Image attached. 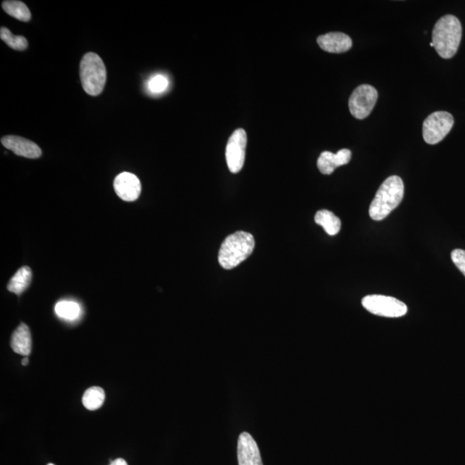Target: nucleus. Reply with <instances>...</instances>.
<instances>
[{"mask_svg":"<svg viewBox=\"0 0 465 465\" xmlns=\"http://www.w3.org/2000/svg\"><path fill=\"white\" fill-rule=\"evenodd\" d=\"M404 196V183L398 176H391L382 183L371 202L369 214L375 221L386 218L398 207Z\"/></svg>","mask_w":465,"mask_h":465,"instance_id":"1","label":"nucleus"},{"mask_svg":"<svg viewBox=\"0 0 465 465\" xmlns=\"http://www.w3.org/2000/svg\"><path fill=\"white\" fill-rule=\"evenodd\" d=\"M462 39V25L459 18L445 15L435 25L433 31V43L440 57L451 59L459 50Z\"/></svg>","mask_w":465,"mask_h":465,"instance_id":"2","label":"nucleus"},{"mask_svg":"<svg viewBox=\"0 0 465 465\" xmlns=\"http://www.w3.org/2000/svg\"><path fill=\"white\" fill-rule=\"evenodd\" d=\"M254 247V236L249 233L238 231L228 236L219 251L221 266L226 270L236 268L253 254Z\"/></svg>","mask_w":465,"mask_h":465,"instance_id":"3","label":"nucleus"},{"mask_svg":"<svg viewBox=\"0 0 465 465\" xmlns=\"http://www.w3.org/2000/svg\"><path fill=\"white\" fill-rule=\"evenodd\" d=\"M80 75L84 91L91 96H99L106 84L107 72L103 60L92 52L81 60Z\"/></svg>","mask_w":465,"mask_h":465,"instance_id":"4","label":"nucleus"},{"mask_svg":"<svg viewBox=\"0 0 465 465\" xmlns=\"http://www.w3.org/2000/svg\"><path fill=\"white\" fill-rule=\"evenodd\" d=\"M362 305L370 313L384 317H402L408 312L407 305L391 296H367L363 298Z\"/></svg>","mask_w":465,"mask_h":465,"instance_id":"5","label":"nucleus"},{"mask_svg":"<svg viewBox=\"0 0 465 465\" xmlns=\"http://www.w3.org/2000/svg\"><path fill=\"white\" fill-rule=\"evenodd\" d=\"M454 125V118L446 111H436L423 123V138L427 144L434 145L447 136Z\"/></svg>","mask_w":465,"mask_h":465,"instance_id":"6","label":"nucleus"},{"mask_svg":"<svg viewBox=\"0 0 465 465\" xmlns=\"http://www.w3.org/2000/svg\"><path fill=\"white\" fill-rule=\"evenodd\" d=\"M378 92L370 85L358 86L349 99V110L355 118L362 120L368 116L377 103Z\"/></svg>","mask_w":465,"mask_h":465,"instance_id":"7","label":"nucleus"},{"mask_svg":"<svg viewBox=\"0 0 465 465\" xmlns=\"http://www.w3.org/2000/svg\"><path fill=\"white\" fill-rule=\"evenodd\" d=\"M247 137L246 131L238 129L228 139L226 148V160L228 169L232 174L241 172L245 162Z\"/></svg>","mask_w":465,"mask_h":465,"instance_id":"8","label":"nucleus"},{"mask_svg":"<svg viewBox=\"0 0 465 465\" xmlns=\"http://www.w3.org/2000/svg\"><path fill=\"white\" fill-rule=\"evenodd\" d=\"M114 189L122 200L134 202L140 197L141 183L136 175L130 172H122L114 180Z\"/></svg>","mask_w":465,"mask_h":465,"instance_id":"9","label":"nucleus"},{"mask_svg":"<svg viewBox=\"0 0 465 465\" xmlns=\"http://www.w3.org/2000/svg\"><path fill=\"white\" fill-rule=\"evenodd\" d=\"M4 147L13 151L15 155L28 159L40 158L42 150L35 142L17 136H6L1 138Z\"/></svg>","mask_w":465,"mask_h":465,"instance_id":"10","label":"nucleus"},{"mask_svg":"<svg viewBox=\"0 0 465 465\" xmlns=\"http://www.w3.org/2000/svg\"><path fill=\"white\" fill-rule=\"evenodd\" d=\"M239 465H263L256 442L249 433H242L238 440Z\"/></svg>","mask_w":465,"mask_h":465,"instance_id":"11","label":"nucleus"},{"mask_svg":"<svg viewBox=\"0 0 465 465\" xmlns=\"http://www.w3.org/2000/svg\"><path fill=\"white\" fill-rule=\"evenodd\" d=\"M317 43L321 50L332 54L345 53L352 47L351 37L341 32H330L320 36Z\"/></svg>","mask_w":465,"mask_h":465,"instance_id":"12","label":"nucleus"},{"mask_svg":"<svg viewBox=\"0 0 465 465\" xmlns=\"http://www.w3.org/2000/svg\"><path fill=\"white\" fill-rule=\"evenodd\" d=\"M351 159L352 152L347 148L341 149L337 153L325 151L318 158V169L322 174L330 175L337 167L348 164Z\"/></svg>","mask_w":465,"mask_h":465,"instance_id":"13","label":"nucleus"},{"mask_svg":"<svg viewBox=\"0 0 465 465\" xmlns=\"http://www.w3.org/2000/svg\"><path fill=\"white\" fill-rule=\"evenodd\" d=\"M11 346L16 354L27 357L32 352V335L27 325L21 324L11 337Z\"/></svg>","mask_w":465,"mask_h":465,"instance_id":"14","label":"nucleus"},{"mask_svg":"<svg viewBox=\"0 0 465 465\" xmlns=\"http://www.w3.org/2000/svg\"><path fill=\"white\" fill-rule=\"evenodd\" d=\"M32 272L29 266H22V268L15 273L11 277L7 289L16 295H21L22 292L27 290L32 283Z\"/></svg>","mask_w":465,"mask_h":465,"instance_id":"15","label":"nucleus"},{"mask_svg":"<svg viewBox=\"0 0 465 465\" xmlns=\"http://www.w3.org/2000/svg\"><path fill=\"white\" fill-rule=\"evenodd\" d=\"M314 221L324 228L329 235H336L340 230L341 222L339 217L327 209H321L317 213Z\"/></svg>","mask_w":465,"mask_h":465,"instance_id":"16","label":"nucleus"},{"mask_svg":"<svg viewBox=\"0 0 465 465\" xmlns=\"http://www.w3.org/2000/svg\"><path fill=\"white\" fill-rule=\"evenodd\" d=\"M2 8L11 17L22 22H29L32 20L31 11L25 3L18 0H8L2 3Z\"/></svg>","mask_w":465,"mask_h":465,"instance_id":"17","label":"nucleus"},{"mask_svg":"<svg viewBox=\"0 0 465 465\" xmlns=\"http://www.w3.org/2000/svg\"><path fill=\"white\" fill-rule=\"evenodd\" d=\"M104 399H106V394L102 388L92 387L85 392L82 403L85 408L92 411L102 407Z\"/></svg>","mask_w":465,"mask_h":465,"instance_id":"18","label":"nucleus"},{"mask_svg":"<svg viewBox=\"0 0 465 465\" xmlns=\"http://www.w3.org/2000/svg\"><path fill=\"white\" fill-rule=\"evenodd\" d=\"M55 313L65 320L73 321L81 314V307L73 301H62L55 305Z\"/></svg>","mask_w":465,"mask_h":465,"instance_id":"19","label":"nucleus"},{"mask_svg":"<svg viewBox=\"0 0 465 465\" xmlns=\"http://www.w3.org/2000/svg\"><path fill=\"white\" fill-rule=\"evenodd\" d=\"M0 39L14 50L24 51L28 48V41L25 36H14L10 29L6 27L0 29Z\"/></svg>","mask_w":465,"mask_h":465,"instance_id":"20","label":"nucleus"},{"mask_svg":"<svg viewBox=\"0 0 465 465\" xmlns=\"http://www.w3.org/2000/svg\"><path fill=\"white\" fill-rule=\"evenodd\" d=\"M169 85V81L163 74L153 75L152 78L148 81L147 88L149 92L153 95H159L162 93L168 88Z\"/></svg>","mask_w":465,"mask_h":465,"instance_id":"21","label":"nucleus"},{"mask_svg":"<svg viewBox=\"0 0 465 465\" xmlns=\"http://www.w3.org/2000/svg\"><path fill=\"white\" fill-rule=\"evenodd\" d=\"M452 260L457 268L465 276V251L462 249H455L452 253Z\"/></svg>","mask_w":465,"mask_h":465,"instance_id":"22","label":"nucleus"},{"mask_svg":"<svg viewBox=\"0 0 465 465\" xmlns=\"http://www.w3.org/2000/svg\"><path fill=\"white\" fill-rule=\"evenodd\" d=\"M110 465H127V464L125 459H118L114 461H111Z\"/></svg>","mask_w":465,"mask_h":465,"instance_id":"23","label":"nucleus"},{"mask_svg":"<svg viewBox=\"0 0 465 465\" xmlns=\"http://www.w3.org/2000/svg\"><path fill=\"white\" fill-rule=\"evenodd\" d=\"M29 363V359L27 357L24 358V359L22 360V365L25 366H27Z\"/></svg>","mask_w":465,"mask_h":465,"instance_id":"24","label":"nucleus"},{"mask_svg":"<svg viewBox=\"0 0 465 465\" xmlns=\"http://www.w3.org/2000/svg\"><path fill=\"white\" fill-rule=\"evenodd\" d=\"M430 46H431V47H433V43H430Z\"/></svg>","mask_w":465,"mask_h":465,"instance_id":"25","label":"nucleus"},{"mask_svg":"<svg viewBox=\"0 0 465 465\" xmlns=\"http://www.w3.org/2000/svg\"><path fill=\"white\" fill-rule=\"evenodd\" d=\"M48 465H55L54 464H48Z\"/></svg>","mask_w":465,"mask_h":465,"instance_id":"26","label":"nucleus"}]
</instances>
